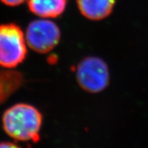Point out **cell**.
<instances>
[{"instance_id":"1","label":"cell","mask_w":148,"mask_h":148,"mask_svg":"<svg viewBox=\"0 0 148 148\" xmlns=\"http://www.w3.org/2000/svg\"><path fill=\"white\" fill-rule=\"evenodd\" d=\"M2 123L5 132L15 141L37 143L40 140L43 115L34 105L17 103L4 112Z\"/></svg>"},{"instance_id":"2","label":"cell","mask_w":148,"mask_h":148,"mask_svg":"<svg viewBox=\"0 0 148 148\" xmlns=\"http://www.w3.org/2000/svg\"><path fill=\"white\" fill-rule=\"evenodd\" d=\"M25 33L14 23L0 24V66L13 69L24 62L27 56Z\"/></svg>"},{"instance_id":"3","label":"cell","mask_w":148,"mask_h":148,"mask_svg":"<svg viewBox=\"0 0 148 148\" xmlns=\"http://www.w3.org/2000/svg\"><path fill=\"white\" fill-rule=\"evenodd\" d=\"M75 77L78 86L84 91L92 94L104 91L111 80L107 62L95 56H86L77 63Z\"/></svg>"},{"instance_id":"4","label":"cell","mask_w":148,"mask_h":148,"mask_svg":"<svg viewBox=\"0 0 148 148\" xmlns=\"http://www.w3.org/2000/svg\"><path fill=\"white\" fill-rule=\"evenodd\" d=\"M26 44L32 51L45 54L52 51L61 39V31L50 19L39 18L31 21L25 32Z\"/></svg>"},{"instance_id":"5","label":"cell","mask_w":148,"mask_h":148,"mask_svg":"<svg viewBox=\"0 0 148 148\" xmlns=\"http://www.w3.org/2000/svg\"><path fill=\"white\" fill-rule=\"evenodd\" d=\"M116 0H76L77 9L83 17L92 21H100L112 14Z\"/></svg>"},{"instance_id":"6","label":"cell","mask_w":148,"mask_h":148,"mask_svg":"<svg viewBox=\"0 0 148 148\" xmlns=\"http://www.w3.org/2000/svg\"><path fill=\"white\" fill-rule=\"evenodd\" d=\"M68 0H27L29 11L39 18L53 19L66 11Z\"/></svg>"},{"instance_id":"7","label":"cell","mask_w":148,"mask_h":148,"mask_svg":"<svg viewBox=\"0 0 148 148\" xmlns=\"http://www.w3.org/2000/svg\"><path fill=\"white\" fill-rule=\"evenodd\" d=\"M21 72L5 69H0V105L7 101L24 84Z\"/></svg>"},{"instance_id":"8","label":"cell","mask_w":148,"mask_h":148,"mask_svg":"<svg viewBox=\"0 0 148 148\" xmlns=\"http://www.w3.org/2000/svg\"><path fill=\"white\" fill-rule=\"evenodd\" d=\"M26 1L27 0H0V2H2L4 5L9 7H17L21 5Z\"/></svg>"},{"instance_id":"9","label":"cell","mask_w":148,"mask_h":148,"mask_svg":"<svg viewBox=\"0 0 148 148\" xmlns=\"http://www.w3.org/2000/svg\"><path fill=\"white\" fill-rule=\"evenodd\" d=\"M0 148H21L15 143L11 141H2L0 142Z\"/></svg>"}]
</instances>
